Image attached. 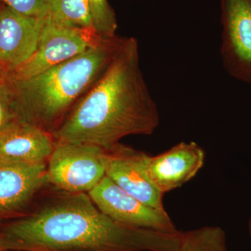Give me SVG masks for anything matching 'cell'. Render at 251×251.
<instances>
[{
    "mask_svg": "<svg viewBox=\"0 0 251 251\" xmlns=\"http://www.w3.org/2000/svg\"><path fill=\"white\" fill-rule=\"evenodd\" d=\"M223 66L231 76L251 84V0H221Z\"/></svg>",
    "mask_w": 251,
    "mask_h": 251,
    "instance_id": "7",
    "label": "cell"
},
{
    "mask_svg": "<svg viewBox=\"0 0 251 251\" xmlns=\"http://www.w3.org/2000/svg\"><path fill=\"white\" fill-rule=\"evenodd\" d=\"M0 251H2V250H1V249H0Z\"/></svg>",
    "mask_w": 251,
    "mask_h": 251,
    "instance_id": "21",
    "label": "cell"
},
{
    "mask_svg": "<svg viewBox=\"0 0 251 251\" xmlns=\"http://www.w3.org/2000/svg\"><path fill=\"white\" fill-rule=\"evenodd\" d=\"M178 251H227L226 232L219 226L181 232Z\"/></svg>",
    "mask_w": 251,
    "mask_h": 251,
    "instance_id": "14",
    "label": "cell"
},
{
    "mask_svg": "<svg viewBox=\"0 0 251 251\" xmlns=\"http://www.w3.org/2000/svg\"><path fill=\"white\" fill-rule=\"evenodd\" d=\"M88 4L94 27L97 34L103 39H111L116 36V16L108 0H88Z\"/></svg>",
    "mask_w": 251,
    "mask_h": 251,
    "instance_id": "15",
    "label": "cell"
},
{
    "mask_svg": "<svg viewBox=\"0 0 251 251\" xmlns=\"http://www.w3.org/2000/svg\"><path fill=\"white\" fill-rule=\"evenodd\" d=\"M181 232L126 226L105 215L85 193H67L0 225L4 251H178Z\"/></svg>",
    "mask_w": 251,
    "mask_h": 251,
    "instance_id": "1",
    "label": "cell"
},
{
    "mask_svg": "<svg viewBox=\"0 0 251 251\" xmlns=\"http://www.w3.org/2000/svg\"><path fill=\"white\" fill-rule=\"evenodd\" d=\"M123 38L103 39L67 62L25 79L6 77L2 88L16 122L52 134L108 67Z\"/></svg>",
    "mask_w": 251,
    "mask_h": 251,
    "instance_id": "3",
    "label": "cell"
},
{
    "mask_svg": "<svg viewBox=\"0 0 251 251\" xmlns=\"http://www.w3.org/2000/svg\"><path fill=\"white\" fill-rule=\"evenodd\" d=\"M105 150V176L142 202L166 211L164 195L153 186L148 176L150 155L120 143Z\"/></svg>",
    "mask_w": 251,
    "mask_h": 251,
    "instance_id": "8",
    "label": "cell"
},
{
    "mask_svg": "<svg viewBox=\"0 0 251 251\" xmlns=\"http://www.w3.org/2000/svg\"><path fill=\"white\" fill-rule=\"evenodd\" d=\"M6 77H7V72L2 66L0 64V88L2 87L6 82Z\"/></svg>",
    "mask_w": 251,
    "mask_h": 251,
    "instance_id": "18",
    "label": "cell"
},
{
    "mask_svg": "<svg viewBox=\"0 0 251 251\" xmlns=\"http://www.w3.org/2000/svg\"></svg>",
    "mask_w": 251,
    "mask_h": 251,
    "instance_id": "20",
    "label": "cell"
},
{
    "mask_svg": "<svg viewBox=\"0 0 251 251\" xmlns=\"http://www.w3.org/2000/svg\"><path fill=\"white\" fill-rule=\"evenodd\" d=\"M6 6L19 13L36 18H46L48 14L46 0H1Z\"/></svg>",
    "mask_w": 251,
    "mask_h": 251,
    "instance_id": "16",
    "label": "cell"
},
{
    "mask_svg": "<svg viewBox=\"0 0 251 251\" xmlns=\"http://www.w3.org/2000/svg\"><path fill=\"white\" fill-rule=\"evenodd\" d=\"M103 39L95 31L69 27L46 16L37 49L25 62L7 73L12 79H25L83 53Z\"/></svg>",
    "mask_w": 251,
    "mask_h": 251,
    "instance_id": "4",
    "label": "cell"
},
{
    "mask_svg": "<svg viewBox=\"0 0 251 251\" xmlns=\"http://www.w3.org/2000/svg\"><path fill=\"white\" fill-rule=\"evenodd\" d=\"M14 122H16V120L11 111L7 97L2 87H1L0 88V134Z\"/></svg>",
    "mask_w": 251,
    "mask_h": 251,
    "instance_id": "17",
    "label": "cell"
},
{
    "mask_svg": "<svg viewBox=\"0 0 251 251\" xmlns=\"http://www.w3.org/2000/svg\"><path fill=\"white\" fill-rule=\"evenodd\" d=\"M87 3H88V0H87Z\"/></svg>",
    "mask_w": 251,
    "mask_h": 251,
    "instance_id": "22",
    "label": "cell"
},
{
    "mask_svg": "<svg viewBox=\"0 0 251 251\" xmlns=\"http://www.w3.org/2000/svg\"><path fill=\"white\" fill-rule=\"evenodd\" d=\"M88 195L102 212L120 224L168 233L179 232L166 211L158 210L142 202L107 176Z\"/></svg>",
    "mask_w": 251,
    "mask_h": 251,
    "instance_id": "6",
    "label": "cell"
},
{
    "mask_svg": "<svg viewBox=\"0 0 251 251\" xmlns=\"http://www.w3.org/2000/svg\"><path fill=\"white\" fill-rule=\"evenodd\" d=\"M46 18L0 8V64L9 72L28 60L35 52Z\"/></svg>",
    "mask_w": 251,
    "mask_h": 251,
    "instance_id": "10",
    "label": "cell"
},
{
    "mask_svg": "<svg viewBox=\"0 0 251 251\" xmlns=\"http://www.w3.org/2000/svg\"><path fill=\"white\" fill-rule=\"evenodd\" d=\"M205 152L195 142H181L156 156L149 157L150 179L163 195L193 179L202 169Z\"/></svg>",
    "mask_w": 251,
    "mask_h": 251,
    "instance_id": "11",
    "label": "cell"
},
{
    "mask_svg": "<svg viewBox=\"0 0 251 251\" xmlns=\"http://www.w3.org/2000/svg\"><path fill=\"white\" fill-rule=\"evenodd\" d=\"M48 183L46 163L24 164L0 160V225L24 215L33 198Z\"/></svg>",
    "mask_w": 251,
    "mask_h": 251,
    "instance_id": "9",
    "label": "cell"
},
{
    "mask_svg": "<svg viewBox=\"0 0 251 251\" xmlns=\"http://www.w3.org/2000/svg\"><path fill=\"white\" fill-rule=\"evenodd\" d=\"M46 1L47 16L54 22L69 27L85 28L96 31L87 0Z\"/></svg>",
    "mask_w": 251,
    "mask_h": 251,
    "instance_id": "13",
    "label": "cell"
},
{
    "mask_svg": "<svg viewBox=\"0 0 251 251\" xmlns=\"http://www.w3.org/2000/svg\"><path fill=\"white\" fill-rule=\"evenodd\" d=\"M105 153L94 145L55 142L48 160L49 183L64 192H90L105 176Z\"/></svg>",
    "mask_w": 251,
    "mask_h": 251,
    "instance_id": "5",
    "label": "cell"
},
{
    "mask_svg": "<svg viewBox=\"0 0 251 251\" xmlns=\"http://www.w3.org/2000/svg\"><path fill=\"white\" fill-rule=\"evenodd\" d=\"M249 233H250V236L251 237V216L250 217V220H249Z\"/></svg>",
    "mask_w": 251,
    "mask_h": 251,
    "instance_id": "19",
    "label": "cell"
},
{
    "mask_svg": "<svg viewBox=\"0 0 251 251\" xmlns=\"http://www.w3.org/2000/svg\"><path fill=\"white\" fill-rule=\"evenodd\" d=\"M160 123L144 78L135 38H123L103 74L52 133L57 143L108 150L125 137L150 135Z\"/></svg>",
    "mask_w": 251,
    "mask_h": 251,
    "instance_id": "2",
    "label": "cell"
},
{
    "mask_svg": "<svg viewBox=\"0 0 251 251\" xmlns=\"http://www.w3.org/2000/svg\"><path fill=\"white\" fill-rule=\"evenodd\" d=\"M54 145L53 136L49 132L14 122L0 134V160L24 164L46 163Z\"/></svg>",
    "mask_w": 251,
    "mask_h": 251,
    "instance_id": "12",
    "label": "cell"
}]
</instances>
